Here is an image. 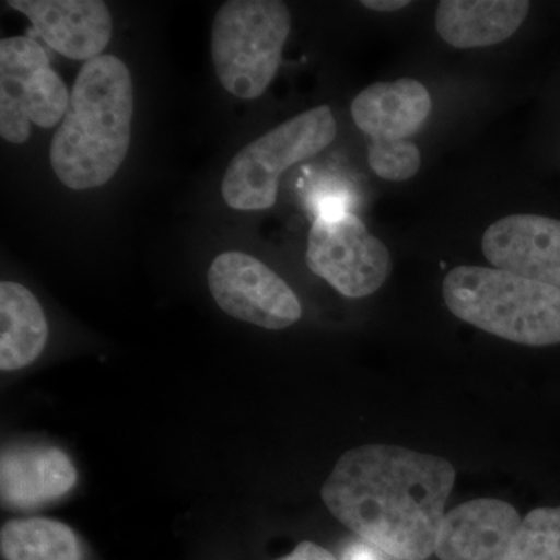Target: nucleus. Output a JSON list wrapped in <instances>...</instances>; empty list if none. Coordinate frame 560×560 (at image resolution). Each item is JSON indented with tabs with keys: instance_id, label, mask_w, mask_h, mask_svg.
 Listing matches in <instances>:
<instances>
[{
	"instance_id": "obj_21",
	"label": "nucleus",
	"mask_w": 560,
	"mask_h": 560,
	"mask_svg": "<svg viewBox=\"0 0 560 560\" xmlns=\"http://www.w3.org/2000/svg\"><path fill=\"white\" fill-rule=\"evenodd\" d=\"M377 551V548L371 547L370 544L352 545V547L346 551L345 560H381Z\"/></svg>"
},
{
	"instance_id": "obj_13",
	"label": "nucleus",
	"mask_w": 560,
	"mask_h": 560,
	"mask_svg": "<svg viewBox=\"0 0 560 560\" xmlns=\"http://www.w3.org/2000/svg\"><path fill=\"white\" fill-rule=\"evenodd\" d=\"M528 0H442L436 31L456 49H478L510 39L528 16Z\"/></svg>"
},
{
	"instance_id": "obj_17",
	"label": "nucleus",
	"mask_w": 560,
	"mask_h": 560,
	"mask_svg": "<svg viewBox=\"0 0 560 560\" xmlns=\"http://www.w3.org/2000/svg\"><path fill=\"white\" fill-rule=\"evenodd\" d=\"M508 560H560V506L537 508L523 518Z\"/></svg>"
},
{
	"instance_id": "obj_11",
	"label": "nucleus",
	"mask_w": 560,
	"mask_h": 560,
	"mask_svg": "<svg viewBox=\"0 0 560 560\" xmlns=\"http://www.w3.org/2000/svg\"><path fill=\"white\" fill-rule=\"evenodd\" d=\"M79 480L65 452L51 445H13L3 448L0 490L10 508H36L65 497Z\"/></svg>"
},
{
	"instance_id": "obj_14",
	"label": "nucleus",
	"mask_w": 560,
	"mask_h": 560,
	"mask_svg": "<svg viewBox=\"0 0 560 560\" xmlns=\"http://www.w3.org/2000/svg\"><path fill=\"white\" fill-rule=\"evenodd\" d=\"M47 62L50 60L43 47L27 36L0 43V136L7 142L21 145L31 138L33 80Z\"/></svg>"
},
{
	"instance_id": "obj_7",
	"label": "nucleus",
	"mask_w": 560,
	"mask_h": 560,
	"mask_svg": "<svg viewBox=\"0 0 560 560\" xmlns=\"http://www.w3.org/2000/svg\"><path fill=\"white\" fill-rule=\"evenodd\" d=\"M208 285L221 311L232 318L270 330L287 329L301 319V302L289 283L249 254L230 250L217 256Z\"/></svg>"
},
{
	"instance_id": "obj_4",
	"label": "nucleus",
	"mask_w": 560,
	"mask_h": 560,
	"mask_svg": "<svg viewBox=\"0 0 560 560\" xmlns=\"http://www.w3.org/2000/svg\"><path fill=\"white\" fill-rule=\"evenodd\" d=\"M291 32L289 7L279 0H230L217 11L212 61L221 86L253 101L270 88Z\"/></svg>"
},
{
	"instance_id": "obj_6",
	"label": "nucleus",
	"mask_w": 560,
	"mask_h": 560,
	"mask_svg": "<svg viewBox=\"0 0 560 560\" xmlns=\"http://www.w3.org/2000/svg\"><path fill=\"white\" fill-rule=\"evenodd\" d=\"M305 260L312 272L352 300L381 290L393 270L385 243L350 212L316 217L308 232Z\"/></svg>"
},
{
	"instance_id": "obj_20",
	"label": "nucleus",
	"mask_w": 560,
	"mask_h": 560,
	"mask_svg": "<svg viewBox=\"0 0 560 560\" xmlns=\"http://www.w3.org/2000/svg\"><path fill=\"white\" fill-rule=\"evenodd\" d=\"M361 5L372 11H378V13H393V11L407 9L411 2L408 0H363Z\"/></svg>"
},
{
	"instance_id": "obj_8",
	"label": "nucleus",
	"mask_w": 560,
	"mask_h": 560,
	"mask_svg": "<svg viewBox=\"0 0 560 560\" xmlns=\"http://www.w3.org/2000/svg\"><path fill=\"white\" fill-rule=\"evenodd\" d=\"M481 246L493 267L560 290V220L504 217L486 230Z\"/></svg>"
},
{
	"instance_id": "obj_5",
	"label": "nucleus",
	"mask_w": 560,
	"mask_h": 560,
	"mask_svg": "<svg viewBox=\"0 0 560 560\" xmlns=\"http://www.w3.org/2000/svg\"><path fill=\"white\" fill-rule=\"evenodd\" d=\"M337 138L327 105L305 110L238 151L224 173L221 195L235 210H265L278 200L280 175L316 156Z\"/></svg>"
},
{
	"instance_id": "obj_18",
	"label": "nucleus",
	"mask_w": 560,
	"mask_h": 560,
	"mask_svg": "<svg viewBox=\"0 0 560 560\" xmlns=\"http://www.w3.org/2000/svg\"><path fill=\"white\" fill-rule=\"evenodd\" d=\"M368 162L378 178L401 183L418 175L422 158L410 140H372Z\"/></svg>"
},
{
	"instance_id": "obj_10",
	"label": "nucleus",
	"mask_w": 560,
	"mask_h": 560,
	"mask_svg": "<svg viewBox=\"0 0 560 560\" xmlns=\"http://www.w3.org/2000/svg\"><path fill=\"white\" fill-rule=\"evenodd\" d=\"M522 522L506 501L471 500L444 515L434 555L441 560H508Z\"/></svg>"
},
{
	"instance_id": "obj_1",
	"label": "nucleus",
	"mask_w": 560,
	"mask_h": 560,
	"mask_svg": "<svg viewBox=\"0 0 560 560\" xmlns=\"http://www.w3.org/2000/svg\"><path fill=\"white\" fill-rule=\"evenodd\" d=\"M456 481L452 463L399 445L346 452L320 489L324 504L371 547L394 559L434 555Z\"/></svg>"
},
{
	"instance_id": "obj_19",
	"label": "nucleus",
	"mask_w": 560,
	"mask_h": 560,
	"mask_svg": "<svg viewBox=\"0 0 560 560\" xmlns=\"http://www.w3.org/2000/svg\"><path fill=\"white\" fill-rule=\"evenodd\" d=\"M276 560H337V558L313 541H301L289 556Z\"/></svg>"
},
{
	"instance_id": "obj_15",
	"label": "nucleus",
	"mask_w": 560,
	"mask_h": 560,
	"mask_svg": "<svg viewBox=\"0 0 560 560\" xmlns=\"http://www.w3.org/2000/svg\"><path fill=\"white\" fill-rule=\"evenodd\" d=\"M49 327L31 290L11 280L0 283V370L16 371L33 363L46 348Z\"/></svg>"
},
{
	"instance_id": "obj_2",
	"label": "nucleus",
	"mask_w": 560,
	"mask_h": 560,
	"mask_svg": "<svg viewBox=\"0 0 560 560\" xmlns=\"http://www.w3.org/2000/svg\"><path fill=\"white\" fill-rule=\"evenodd\" d=\"M135 95L130 69L114 55L84 62L68 113L51 140L55 175L73 190L108 183L130 150Z\"/></svg>"
},
{
	"instance_id": "obj_9",
	"label": "nucleus",
	"mask_w": 560,
	"mask_h": 560,
	"mask_svg": "<svg viewBox=\"0 0 560 560\" xmlns=\"http://www.w3.org/2000/svg\"><path fill=\"white\" fill-rule=\"evenodd\" d=\"M47 46L70 60L101 57L113 36V18L101 0H9Z\"/></svg>"
},
{
	"instance_id": "obj_16",
	"label": "nucleus",
	"mask_w": 560,
	"mask_h": 560,
	"mask_svg": "<svg viewBox=\"0 0 560 560\" xmlns=\"http://www.w3.org/2000/svg\"><path fill=\"white\" fill-rule=\"evenodd\" d=\"M5 560H83L75 530L50 518H14L0 530Z\"/></svg>"
},
{
	"instance_id": "obj_12",
	"label": "nucleus",
	"mask_w": 560,
	"mask_h": 560,
	"mask_svg": "<svg viewBox=\"0 0 560 560\" xmlns=\"http://www.w3.org/2000/svg\"><path fill=\"white\" fill-rule=\"evenodd\" d=\"M433 101L425 84L415 79L378 81L353 98L350 113L372 140H407L429 120Z\"/></svg>"
},
{
	"instance_id": "obj_3",
	"label": "nucleus",
	"mask_w": 560,
	"mask_h": 560,
	"mask_svg": "<svg viewBox=\"0 0 560 560\" xmlns=\"http://www.w3.org/2000/svg\"><path fill=\"white\" fill-rule=\"evenodd\" d=\"M442 294L456 318L482 331L544 348L560 345V290L486 267L453 268Z\"/></svg>"
}]
</instances>
